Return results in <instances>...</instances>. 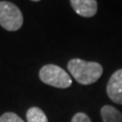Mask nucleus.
<instances>
[{
    "label": "nucleus",
    "mask_w": 122,
    "mask_h": 122,
    "mask_svg": "<svg viewBox=\"0 0 122 122\" xmlns=\"http://www.w3.org/2000/svg\"><path fill=\"white\" fill-rule=\"evenodd\" d=\"M67 69L76 81L82 86L96 82L103 74V66L98 62L74 58L68 61Z\"/></svg>",
    "instance_id": "1"
},
{
    "label": "nucleus",
    "mask_w": 122,
    "mask_h": 122,
    "mask_svg": "<svg viewBox=\"0 0 122 122\" xmlns=\"http://www.w3.org/2000/svg\"><path fill=\"white\" fill-rule=\"evenodd\" d=\"M39 77L44 83L57 89H67L72 85V79L67 72L55 64H47L40 69Z\"/></svg>",
    "instance_id": "2"
},
{
    "label": "nucleus",
    "mask_w": 122,
    "mask_h": 122,
    "mask_svg": "<svg viewBox=\"0 0 122 122\" xmlns=\"http://www.w3.org/2000/svg\"><path fill=\"white\" fill-rule=\"evenodd\" d=\"M24 24V16L18 7L8 1H0V25L8 32L18 30Z\"/></svg>",
    "instance_id": "3"
},
{
    "label": "nucleus",
    "mask_w": 122,
    "mask_h": 122,
    "mask_svg": "<svg viewBox=\"0 0 122 122\" xmlns=\"http://www.w3.org/2000/svg\"><path fill=\"white\" fill-rule=\"evenodd\" d=\"M107 95L113 103L122 105V68L111 75L107 83Z\"/></svg>",
    "instance_id": "4"
},
{
    "label": "nucleus",
    "mask_w": 122,
    "mask_h": 122,
    "mask_svg": "<svg viewBox=\"0 0 122 122\" xmlns=\"http://www.w3.org/2000/svg\"><path fill=\"white\" fill-rule=\"evenodd\" d=\"M72 8L78 15L83 17H92L97 13V0H70Z\"/></svg>",
    "instance_id": "5"
},
{
    "label": "nucleus",
    "mask_w": 122,
    "mask_h": 122,
    "mask_svg": "<svg viewBox=\"0 0 122 122\" xmlns=\"http://www.w3.org/2000/svg\"><path fill=\"white\" fill-rule=\"evenodd\" d=\"M101 117L104 122H122V113L111 105L102 107Z\"/></svg>",
    "instance_id": "6"
},
{
    "label": "nucleus",
    "mask_w": 122,
    "mask_h": 122,
    "mask_svg": "<svg viewBox=\"0 0 122 122\" xmlns=\"http://www.w3.org/2000/svg\"><path fill=\"white\" fill-rule=\"evenodd\" d=\"M28 122H49L45 112L38 107H32L26 111Z\"/></svg>",
    "instance_id": "7"
},
{
    "label": "nucleus",
    "mask_w": 122,
    "mask_h": 122,
    "mask_svg": "<svg viewBox=\"0 0 122 122\" xmlns=\"http://www.w3.org/2000/svg\"><path fill=\"white\" fill-rule=\"evenodd\" d=\"M0 122H25L21 118L13 112H6L0 116Z\"/></svg>",
    "instance_id": "8"
},
{
    "label": "nucleus",
    "mask_w": 122,
    "mask_h": 122,
    "mask_svg": "<svg viewBox=\"0 0 122 122\" xmlns=\"http://www.w3.org/2000/svg\"><path fill=\"white\" fill-rule=\"evenodd\" d=\"M70 122H92L91 118L83 112H78L72 117Z\"/></svg>",
    "instance_id": "9"
},
{
    "label": "nucleus",
    "mask_w": 122,
    "mask_h": 122,
    "mask_svg": "<svg viewBox=\"0 0 122 122\" xmlns=\"http://www.w3.org/2000/svg\"><path fill=\"white\" fill-rule=\"evenodd\" d=\"M30 1H34V2H38V1H41V0H30Z\"/></svg>",
    "instance_id": "10"
}]
</instances>
